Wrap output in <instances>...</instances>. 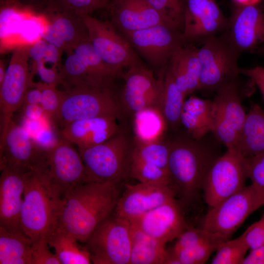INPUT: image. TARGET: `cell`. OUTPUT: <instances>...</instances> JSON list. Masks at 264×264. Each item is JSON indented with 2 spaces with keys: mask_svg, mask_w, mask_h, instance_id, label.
Returning a JSON list of instances; mask_svg holds the SVG:
<instances>
[{
  "mask_svg": "<svg viewBox=\"0 0 264 264\" xmlns=\"http://www.w3.org/2000/svg\"><path fill=\"white\" fill-rule=\"evenodd\" d=\"M120 184L86 182L74 188L61 200L56 228L84 243L114 211L122 194Z\"/></svg>",
  "mask_w": 264,
  "mask_h": 264,
  "instance_id": "6da1fadb",
  "label": "cell"
},
{
  "mask_svg": "<svg viewBox=\"0 0 264 264\" xmlns=\"http://www.w3.org/2000/svg\"><path fill=\"white\" fill-rule=\"evenodd\" d=\"M205 137L198 140L187 135L170 141L171 186L175 195L178 194L186 201H190L202 190L209 170L220 155L204 140Z\"/></svg>",
  "mask_w": 264,
  "mask_h": 264,
  "instance_id": "7a4b0ae2",
  "label": "cell"
},
{
  "mask_svg": "<svg viewBox=\"0 0 264 264\" xmlns=\"http://www.w3.org/2000/svg\"><path fill=\"white\" fill-rule=\"evenodd\" d=\"M62 196L57 187L39 170L27 175L21 213L23 233L33 240L47 239L57 226Z\"/></svg>",
  "mask_w": 264,
  "mask_h": 264,
  "instance_id": "3957f363",
  "label": "cell"
},
{
  "mask_svg": "<svg viewBox=\"0 0 264 264\" xmlns=\"http://www.w3.org/2000/svg\"><path fill=\"white\" fill-rule=\"evenodd\" d=\"M134 140L121 131L107 141L78 149L87 182L121 183L130 176Z\"/></svg>",
  "mask_w": 264,
  "mask_h": 264,
  "instance_id": "277c9868",
  "label": "cell"
},
{
  "mask_svg": "<svg viewBox=\"0 0 264 264\" xmlns=\"http://www.w3.org/2000/svg\"><path fill=\"white\" fill-rule=\"evenodd\" d=\"M255 86L250 79L247 81L239 79L215 92L211 133L226 148L236 145L246 114L242 103L244 98L253 93Z\"/></svg>",
  "mask_w": 264,
  "mask_h": 264,
  "instance_id": "5b68a950",
  "label": "cell"
},
{
  "mask_svg": "<svg viewBox=\"0 0 264 264\" xmlns=\"http://www.w3.org/2000/svg\"><path fill=\"white\" fill-rule=\"evenodd\" d=\"M112 86H77L65 88L54 120L65 126L72 121L99 116H120L121 107Z\"/></svg>",
  "mask_w": 264,
  "mask_h": 264,
  "instance_id": "8992f818",
  "label": "cell"
},
{
  "mask_svg": "<svg viewBox=\"0 0 264 264\" xmlns=\"http://www.w3.org/2000/svg\"><path fill=\"white\" fill-rule=\"evenodd\" d=\"M201 66L199 90L215 92L223 86L240 79L238 59L241 54L225 34L211 37L197 48Z\"/></svg>",
  "mask_w": 264,
  "mask_h": 264,
  "instance_id": "52a82bcc",
  "label": "cell"
},
{
  "mask_svg": "<svg viewBox=\"0 0 264 264\" xmlns=\"http://www.w3.org/2000/svg\"><path fill=\"white\" fill-rule=\"evenodd\" d=\"M84 243L93 264H129L130 222L112 213L95 227Z\"/></svg>",
  "mask_w": 264,
  "mask_h": 264,
  "instance_id": "ba28073f",
  "label": "cell"
},
{
  "mask_svg": "<svg viewBox=\"0 0 264 264\" xmlns=\"http://www.w3.org/2000/svg\"><path fill=\"white\" fill-rule=\"evenodd\" d=\"M264 205V191L251 183L209 209L202 228L230 239L247 217Z\"/></svg>",
  "mask_w": 264,
  "mask_h": 264,
  "instance_id": "9c48e42d",
  "label": "cell"
},
{
  "mask_svg": "<svg viewBox=\"0 0 264 264\" xmlns=\"http://www.w3.org/2000/svg\"><path fill=\"white\" fill-rule=\"evenodd\" d=\"M83 18L93 50L119 75L123 68L142 63L129 41L110 21L99 20L90 15Z\"/></svg>",
  "mask_w": 264,
  "mask_h": 264,
  "instance_id": "30bf717a",
  "label": "cell"
},
{
  "mask_svg": "<svg viewBox=\"0 0 264 264\" xmlns=\"http://www.w3.org/2000/svg\"><path fill=\"white\" fill-rule=\"evenodd\" d=\"M28 49L29 45L14 48L4 78L0 84V142L4 138L14 113L23 104L31 83Z\"/></svg>",
  "mask_w": 264,
  "mask_h": 264,
  "instance_id": "8fae6325",
  "label": "cell"
},
{
  "mask_svg": "<svg viewBox=\"0 0 264 264\" xmlns=\"http://www.w3.org/2000/svg\"><path fill=\"white\" fill-rule=\"evenodd\" d=\"M247 178L245 158L235 148H226L213 163L204 181L202 189L209 209L242 189Z\"/></svg>",
  "mask_w": 264,
  "mask_h": 264,
  "instance_id": "7c38bea8",
  "label": "cell"
},
{
  "mask_svg": "<svg viewBox=\"0 0 264 264\" xmlns=\"http://www.w3.org/2000/svg\"><path fill=\"white\" fill-rule=\"evenodd\" d=\"M61 64V84L65 88L77 86L103 87L111 85L112 70L96 54L90 43L84 42L65 52Z\"/></svg>",
  "mask_w": 264,
  "mask_h": 264,
  "instance_id": "4fadbf2b",
  "label": "cell"
},
{
  "mask_svg": "<svg viewBox=\"0 0 264 264\" xmlns=\"http://www.w3.org/2000/svg\"><path fill=\"white\" fill-rule=\"evenodd\" d=\"M121 33L139 56L160 70L167 65L175 50L185 42L182 31L166 22Z\"/></svg>",
  "mask_w": 264,
  "mask_h": 264,
  "instance_id": "5bb4252c",
  "label": "cell"
},
{
  "mask_svg": "<svg viewBox=\"0 0 264 264\" xmlns=\"http://www.w3.org/2000/svg\"><path fill=\"white\" fill-rule=\"evenodd\" d=\"M71 144L62 137L59 139L52 147L44 151L38 169L57 187L62 197L87 182L83 159Z\"/></svg>",
  "mask_w": 264,
  "mask_h": 264,
  "instance_id": "9a60e30c",
  "label": "cell"
},
{
  "mask_svg": "<svg viewBox=\"0 0 264 264\" xmlns=\"http://www.w3.org/2000/svg\"><path fill=\"white\" fill-rule=\"evenodd\" d=\"M184 11L182 33L185 42L202 44L224 32L229 18L222 13L216 0H183Z\"/></svg>",
  "mask_w": 264,
  "mask_h": 264,
  "instance_id": "2e32d148",
  "label": "cell"
},
{
  "mask_svg": "<svg viewBox=\"0 0 264 264\" xmlns=\"http://www.w3.org/2000/svg\"><path fill=\"white\" fill-rule=\"evenodd\" d=\"M240 54L264 44V8L259 4L234 3L227 29L223 32Z\"/></svg>",
  "mask_w": 264,
  "mask_h": 264,
  "instance_id": "e0dca14e",
  "label": "cell"
},
{
  "mask_svg": "<svg viewBox=\"0 0 264 264\" xmlns=\"http://www.w3.org/2000/svg\"><path fill=\"white\" fill-rule=\"evenodd\" d=\"M44 13L49 22L42 38L64 52L88 39L83 17L70 12L55 0H47Z\"/></svg>",
  "mask_w": 264,
  "mask_h": 264,
  "instance_id": "ac0fdd59",
  "label": "cell"
},
{
  "mask_svg": "<svg viewBox=\"0 0 264 264\" xmlns=\"http://www.w3.org/2000/svg\"><path fill=\"white\" fill-rule=\"evenodd\" d=\"M22 125L13 120L0 142V169L7 168L30 172L38 170L44 152Z\"/></svg>",
  "mask_w": 264,
  "mask_h": 264,
  "instance_id": "d6986e66",
  "label": "cell"
},
{
  "mask_svg": "<svg viewBox=\"0 0 264 264\" xmlns=\"http://www.w3.org/2000/svg\"><path fill=\"white\" fill-rule=\"evenodd\" d=\"M175 196L171 185L141 182L126 184L114 213L132 221L156 207L175 199Z\"/></svg>",
  "mask_w": 264,
  "mask_h": 264,
  "instance_id": "ffe728a7",
  "label": "cell"
},
{
  "mask_svg": "<svg viewBox=\"0 0 264 264\" xmlns=\"http://www.w3.org/2000/svg\"><path fill=\"white\" fill-rule=\"evenodd\" d=\"M130 222L165 245L177 239L188 228L176 199L166 202Z\"/></svg>",
  "mask_w": 264,
  "mask_h": 264,
  "instance_id": "44dd1931",
  "label": "cell"
},
{
  "mask_svg": "<svg viewBox=\"0 0 264 264\" xmlns=\"http://www.w3.org/2000/svg\"><path fill=\"white\" fill-rule=\"evenodd\" d=\"M0 172V227L10 232L23 233L21 213L25 179L29 172L7 168Z\"/></svg>",
  "mask_w": 264,
  "mask_h": 264,
  "instance_id": "7402d4cb",
  "label": "cell"
},
{
  "mask_svg": "<svg viewBox=\"0 0 264 264\" xmlns=\"http://www.w3.org/2000/svg\"><path fill=\"white\" fill-rule=\"evenodd\" d=\"M121 32L136 31L166 22L146 0H110L106 8Z\"/></svg>",
  "mask_w": 264,
  "mask_h": 264,
  "instance_id": "603a6c76",
  "label": "cell"
},
{
  "mask_svg": "<svg viewBox=\"0 0 264 264\" xmlns=\"http://www.w3.org/2000/svg\"><path fill=\"white\" fill-rule=\"evenodd\" d=\"M113 116H99L78 120L63 127L61 137L86 149L101 144L121 130Z\"/></svg>",
  "mask_w": 264,
  "mask_h": 264,
  "instance_id": "cb8c5ba5",
  "label": "cell"
},
{
  "mask_svg": "<svg viewBox=\"0 0 264 264\" xmlns=\"http://www.w3.org/2000/svg\"><path fill=\"white\" fill-rule=\"evenodd\" d=\"M166 67L185 97L199 90L201 66L197 48L182 45L172 55Z\"/></svg>",
  "mask_w": 264,
  "mask_h": 264,
  "instance_id": "d4e9b609",
  "label": "cell"
},
{
  "mask_svg": "<svg viewBox=\"0 0 264 264\" xmlns=\"http://www.w3.org/2000/svg\"><path fill=\"white\" fill-rule=\"evenodd\" d=\"M180 122L187 134L195 139H201L212 130L213 105L212 100L191 96L185 100Z\"/></svg>",
  "mask_w": 264,
  "mask_h": 264,
  "instance_id": "484cf974",
  "label": "cell"
},
{
  "mask_svg": "<svg viewBox=\"0 0 264 264\" xmlns=\"http://www.w3.org/2000/svg\"><path fill=\"white\" fill-rule=\"evenodd\" d=\"M235 148L244 157L264 154V110L252 103Z\"/></svg>",
  "mask_w": 264,
  "mask_h": 264,
  "instance_id": "4316f807",
  "label": "cell"
},
{
  "mask_svg": "<svg viewBox=\"0 0 264 264\" xmlns=\"http://www.w3.org/2000/svg\"><path fill=\"white\" fill-rule=\"evenodd\" d=\"M132 250L129 264H164L165 244L131 223Z\"/></svg>",
  "mask_w": 264,
  "mask_h": 264,
  "instance_id": "83f0119b",
  "label": "cell"
},
{
  "mask_svg": "<svg viewBox=\"0 0 264 264\" xmlns=\"http://www.w3.org/2000/svg\"><path fill=\"white\" fill-rule=\"evenodd\" d=\"M33 240L0 227V264H32Z\"/></svg>",
  "mask_w": 264,
  "mask_h": 264,
  "instance_id": "f1b7e54d",
  "label": "cell"
},
{
  "mask_svg": "<svg viewBox=\"0 0 264 264\" xmlns=\"http://www.w3.org/2000/svg\"><path fill=\"white\" fill-rule=\"evenodd\" d=\"M163 84L158 108L167 127L175 130L179 125L180 117L185 96L176 86L166 66L163 69Z\"/></svg>",
  "mask_w": 264,
  "mask_h": 264,
  "instance_id": "f546056e",
  "label": "cell"
},
{
  "mask_svg": "<svg viewBox=\"0 0 264 264\" xmlns=\"http://www.w3.org/2000/svg\"><path fill=\"white\" fill-rule=\"evenodd\" d=\"M61 264H89L92 262L86 248L70 234L56 228L48 239Z\"/></svg>",
  "mask_w": 264,
  "mask_h": 264,
  "instance_id": "4dcf8cb0",
  "label": "cell"
},
{
  "mask_svg": "<svg viewBox=\"0 0 264 264\" xmlns=\"http://www.w3.org/2000/svg\"><path fill=\"white\" fill-rule=\"evenodd\" d=\"M133 115L134 142L146 143L162 138L168 127L158 108H147Z\"/></svg>",
  "mask_w": 264,
  "mask_h": 264,
  "instance_id": "1f68e13d",
  "label": "cell"
},
{
  "mask_svg": "<svg viewBox=\"0 0 264 264\" xmlns=\"http://www.w3.org/2000/svg\"><path fill=\"white\" fill-rule=\"evenodd\" d=\"M170 141L163 139L146 142L134 141L132 157L156 165L169 172Z\"/></svg>",
  "mask_w": 264,
  "mask_h": 264,
  "instance_id": "d6a6232c",
  "label": "cell"
},
{
  "mask_svg": "<svg viewBox=\"0 0 264 264\" xmlns=\"http://www.w3.org/2000/svg\"><path fill=\"white\" fill-rule=\"evenodd\" d=\"M130 176L141 183L171 185L170 176L168 171L132 157Z\"/></svg>",
  "mask_w": 264,
  "mask_h": 264,
  "instance_id": "836d02e7",
  "label": "cell"
},
{
  "mask_svg": "<svg viewBox=\"0 0 264 264\" xmlns=\"http://www.w3.org/2000/svg\"><path fill=\"white\" fill-rule=\"evenodd\" d=\"M249 250L242 236L221 242L216 250L212 264H242Z\"/></svg>",
  "mask_w": 264,
  "mask_h": 264,
  "instance_id": "e575fe53",
  "label": "cell"
},
{
  "mask_svg": "<svg viewBox=\"0 0 264 264\" xmlns=\"http://www.w3.org/2000/svg\"><path fill=\"white\" fill-rule=\"evenodd\" d=\"M224 241L226 240L220 239L178 250L172 248L171 250L176 256L180 264H204Z\"/></svg>",
  "mask_w": 264,
  "mask_h": 264,
  "instance_id": "d590c367",
  "label": "cell"
},
{
  "mask_svg": "<svg viewBox=\"0 0 264 264\" xmlns=\"http://www.w3.org/2000/svg\"><path fill=\"white\" fill-rule=\"evenodd\" d=\"M160 96L140 92L124 87L120 94L121 107L133 115L147 108H158Z\"/></svg>",
  "mask_w": 264,
  "mask_h": 264,
  "instance_id": "8d00e7d4",
  "label": "cell"
},
{
  "mask_svg": "<svg viewBox=\"0 0 264 264\" xmlns=\"http://www.w3.org/2000/svg\"><path fill=\"white\" fill-rule=\"evenodd\" d=\"M161 16L164 21L182 30L184 11L183 0H146Z\"/></svg>",
  "mask_w": 264,
  "mask_h": 264,
  "instance_id": "74e56055",
  "label": "cell"
},
{
  "mask_svg": "<svg viewBox=\"0 0 264 264\" xmlns=\"http://www.w3.org/2000/svg\"><path fill=\"white\" fill-rule=\"evenodd\" d=\"M31 83L34 84L40 89L41 96L40 105L45 114L48 118L54 119L61 105L62 90L58 89L57 87L48 85L41 82Z\"/></svg>",
  "mask_w": 264,
  "mask_h": 264,
  "instance_id": "f35d334b",
  "label": "cell"
},
{
  "mask_svg": "<svg viewBox=\"0 0 264 264\" xmlns=\"http://www.w3.org/2000/svg\"><path fill=\"white\" fill-rule=\"evenodd\" d=\"M177 239L176 243L172 247L174 250L192 247L203 242L220 239L227 240L202 227L200 228L188 227Z\"/></svg>",
  "mask_w": 264,
  "mask_h": 264,
  "instance_id": "ab89813d",
  "label": "cell"
},
{
  "mask_svg": "<svg viewBox=\"0 0 264 264\" xmlns=\"http://www.w3.org/2000/svg\"><path fill=\"white\" fill-rule=\"evenodd\" d=\"M61 64L56 65L43 60L31 61V80L36 74L40 77L41 82L57 87L58 84H61Z\"/></svg>",
  "mask_w": 264,
  "mask_h": 264,
  "instance_id": "60d3db41",
  "label": "cell"
},
{
  "mask_svg": "<svg viewBox=\"0 0 264 264\" xmlns=\"http://www.w3.org/2000/svg\"><path fill=\"white\" fill-rule=\"evenodd\" d=\"M63 7L81 17L106 8L110 0H55Z\"/></svg>",
  "mask_w": 264,
  "mask_h": 264,
  "instance_id": "b9f144b4",
  "label": "cell"
},
{
  "mask_svg": "<svg viewBox=\"0 0 264 264\" xmlns=\"http://www.w3.org/2000/svg\"><path fill=\"white\" fill-rule=\"evenodd\" d=\"M48 239L42 237L33 240L32 264H61L56 254L49 249Z\"/></svg>",
  "mask_w": 264,
  "mask_h": 264,
  "instance_id": "7bdbcfd3",
  "label": "cell"
},
{
  "mask_svg": "<svg viewBox=\"0 0 264 264\" xmlns=\"http://www.w3.org/2000/svg\"><path fill=\"white\" fill-rule=\"evenodd\" d=\"M244 158L247 177L264 191V154Z\"/></svg>",
  "mask_w": 264,
  "mask_h": 264,
  "instance_id": "ee69618b",
  "label": "cell"
},
{
  "mask_svg": "<svg viewBox=\"0 0 264 264\" xmlns=\"http://www.w3.org/2000/svg\"><path fill=\"white\" fill-rule=\"evenodd\" d=\"M250 250L264 244V213L241 235Z\"/></svg>",
  "mask_w": 264,
  "mask_h": 264,
  "instance_id": "f6af8a7d",
  "label": "cell"
},
{
  "mask_svg": "<svg viewBox=\"0 0 264 264\" xmlns=\"http://www.w3.org/2000/svg\"><path fill=\"white\" fill-rule=\"evenodd\" d=\"M30 136L37 146L43 151L49 149L59 140L49 124L46 122Z\"/></svg>",
  "mask_w": 264,
  "mask_h": 264,
  "instance_id": "bcb514c9",
  "label": "cell"
},
{
  "mask_svg": "<svg viewBox=\"0 0 264 264\" xmlns=\"http://www.w3.org/2000/svg\"><path fill=\"white\" fill-rule=\"evenodd\" d=\"M241 74L248 77L252 80L260 90L264 99V67L256 66L250 68H241Z\"/></svg>",
  "mask_w": 264,
  "mask_h": 264,
  "instance_id": "7dc6e473",
  "label": "cell"
},
{
  "mask_svg": "<svg viewBox=\"0 0 264 264\" xmlns=\"http://www.w3.org/2000/svg\"><path fill=\"white\" fill-rule=\"evenodd\" d=\"M24 105V119L38 120L47 116L39 104H25Z\"/></svg>",
  "mask_w": 264,
  "mask_h": 264,
  "instance_id": "c3c4849f",
  "label": "cell"
},
{
  "mask_svg": "<svg viewBox=\"0 0 264 264\" xmlns=\"http://www.w3.org/2000/svg\"><path fill=\"white\" fill-rule=\"evenodd\" d=\"M242 264H264V244L250 250L249 254L245 256Z\"/></svg>",
  "mask_w": 264,
  "mask_h": 264,
  "instance_id": "681fc988",
  "label": "cell"
},
{
  "mask_svg": "<svg viewBox=\"0 0 264 264\" xmlns=\"http://www.w3.org/2000/svg\"><path fill=\"white\" fill-rule=\"evenodd\" d=\"M41 96V93L39 88L34 84L31 83L25 94L23 105H40Z\"/></svg>",
  "mask_w": 264,
  "mask_h": 264,
  "instance_id": "f907efd6",
  "label": "cell"
},
{
  "mask_svg": "<svg viewBox=\"0 0 264 264\" xmlns=\"http://www.w3.org/2000/svg\"><path fill=\"white\" fill-rule=\"evenodd\" d=\"M7 66L5 65L4 61L0 60V84H1L5 75Z\"/></svg>",
  "mask_w": 264,
  "mask_h": 264,
  "instance_id": "816d5d0a",
  "label": "cell"
},
{
  "mask_svg": "<svg viewBox=\"0 0 264 264\" xmlns=\"http://www.w3.org/2000/svg\"><path fill=\"white\" fill-rule=\"evenodd\" d=\"M262 0H233L234 3L242 4H257Z\"/></svg>",
  "mask_w": 264,
  "mask_h": 264,
  "instance_id": "f5cc1de1",
  "label": "cell"
},
{
  "mask_svg": "<svg viewBox=\"0 0 264 264\" xmlns=\"http://www.w3.org/2000/svg\"><path fill=\"white\" fill-rule=\"evenodd\" d=\"M259 55H264V44L256 47L252 52Z\"/></svg>",
  "mask_w": 264,
  "mask_h": 264,
  "instance_id": "db71d44e",
  "label": "cell"
},
{
  "mask_svg": "<svg viewBox=\"0 0 264 264\" xmlns=\"http://www.w3.org/2000/svg\"><path fill=\"white\" fill-rule=\"evenodd\" d=\"M0 3H3L5 1V0H0Z\"/></svg>",
  "mask_w": 264,
  "mask_h": 264,
  "instance_id": "11a10c76",
  "label": "cell"
},
{
  "mask_svg": "<svg viewBox=\"0 0 264 264\" xmlns=\"http://www.w3.org/2000/svg\"><path fill=\"white\" fill-rule=\"evenodd\" d=\"M263 7H264V5Z\"/></svg>",
  "mask_w": 264,
  "mask_h": 264,
  "instance_id": "9f6ffc18",
  "label": "cell"
},
{
  "mask_svg": "<svg viewBox=\"0 0 264 264\" xmlns=\"http://www.w3.org/2000/svg\"></svg>",
  "mask_w": 264,
  "mask_h": 264,
  "instance_id": "6f0895ef",
  "label": "cell"
}]
</instances>
